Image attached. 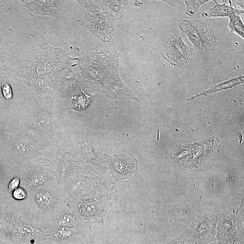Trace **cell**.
I'll list each match as a JSON object with an SVG mask.
<instances>
[{
  "label": "cell",
  "mask_w": 244,
  "mask_h": 244,
  "mask_svg": "<svg viewBox=\"0 0 244 244\" xmlns=\"http://www.w3.org/2000/svg\"><path fill=\"white\" fill-rule=\"evenodd\" d=\"M119 56L116 50H102L76 59L81 75L89 81L100 83L107 96L138 99L120 78Z\"/></svg>",
  "instance_id": "1"
},
{
  "label": "cell",
  "mask_w": 244,
  "mask_h": 244,
  "mask_svg": "<svg viewBox=\"0 0 244 244\" xmlns=\"http://www.w3.org/2000/svg\"><path fill=\"white\" fill-rule=\"evenodd\" d=\"M64 50L51 46L34 50L20 68V72L29 77L51 79L61 71L76 65Z\"/></svg>",
  "instance_id": "2"
},
{
  "label": "cell",
  "mask_w": 244,
  "mask_h": 244,
  "mask_svg": "<svg viewBox=\"0 0 244 244\" xmlns=\"http://www.w3.org/2000/svg\"><path fill=\"white\" fill-rule=\"evenodd\" d=\"M220 142L212 137L195 144L177 146L166 157L173 165L181 169L198 167L207 160Z\"/></svg>",
  "instance_id": "3"
},
{
  "label": "cell",
  "mask_w": 244,
  "mask_h": 244,
  "mask_svg": "<svg viewBox=\"0 0 244 244\" xmlns=\"http://www.w3.org/2000/svg\"><path fill=\"white\" fill-rule=\"evenodd\" d=\"M179 28L193 43L195 51L207 52L216 48V36L208 22L197 19L185 20L180 24Z\"/></svg>",
  "instance_id": "4"
},
{
  "label": "cell",
  "mask_w": 244,
  "mask_h": 244,
  "mask_svg": "<svg viewBox=\"0 0 244 244\" xmlns=\"http://www.w3.org/2000/svg\"><path fill=\"white\" fill-rule=\"evenodd\" d=\"M86 8L82 25L104 42H109L114 35V18L91 1H80Z\"/></svg>",
  "instance_id": "5"
},
{
  "label": "cell",
  "mask_w": 244,
  "mask_h": 244,
  "mask_svg": "<svg viewBox=\"0 0 244 244\" xmlns=\"http://www.w3.org/2000/svg\"><path fill=\"white\" fill-rule=\"evenodd\" d=\"M164 58L175 67L185 68L192 60L195 50L186 44L178 34L166 38L163 41Z\"/></svg>",
  "instance_id": "6"
},
{
  "label": "cell",
  "mask_w": 244,
  "mask_h": 244,
  "mask_svg": "<svg viewBox=\"0 0 244 244\" xmlns=\"http://www.w3.org/2000/svg\"><path fill=\"white\" fill-rule=\"evenodd\" d=\"M104 156L111 173L119 181H130L136 176L138 162L133 155L130 153L113 155L104 154Z\"/></svg>",
  "instance_id": "7"
},
{
  "label": "cell",
  "mask_w": 244,
  "mask_h": 244,
  "mask_svg": "<svg viewBox=\"0 0 244 244\" xmlns=\"http://www.w3.org/2000/svg\"><path fill=\"white\" fill-rule=\"evenodd\" d=\"M64 1H34L25 3L31 16L38 14L57 16L60 13L64 5Z\"/></svg>",
  "instance_id": "8"
},
{
  "label": "cell",
  "mask_w": 244,
  "mask_h": 244,
  "mask_svg": "<svg viewBox=\"0 0 244 244\" xmlns=\"http://www.w3.org/2000/svg\"><path fill=\"white\" fill-rule=\"evenodd\" d=\"M213 2L215 3V6L207 12L202 13V16L204 19L215 17H229L231 14L235 13L239 15L244 14V10L232 8L225 3L219 4L215 0Z\"/></svg>",
  "instance_id": "9"
},
{
  "label": "cell",
  "mask_w": 244,
  "mask_h": 244,
  "mask_svg": "<svg viewBox=\"0 0 244 244\" xmlns=\"http://www.w3.org/2000/svg\"><path fill=\"white\" fill-rule=\"evenodd\" d=\"M129 1H97L101 5L102 10L111 16L114 19H122L125 16V12Z\"/></svg>",
  "instance_id": "10"
},
{
  "label": "cell",
  "mask_w": 244,
  "mask_h": 244,
  "mask_svg": "<svg viewBox=\"0 0 244 244\" xmlns=\"http://www.w3.org/2000/svg\"><path fill=\"white\" fill-rule=\"evenodd\" d=\"M244 77L243 76H240L237 77H236L234 79L229 80V81H225L224 82L220 83L218 85L213 86V87L207 89L206 90H203V92H200V93L194 96H192L190 98L186 100H193L195 99L196 98L200 97L201 96H207L208 94H211V93H215V92L219 91L220 90H223V89H230L233 87H235L237 85H240L244 83Z\"/></svg>",
  "instance_id": "11"
},
{
  "label": "cell",
  "mask_w": 244,
  "mask_h": 244,
  "mask_svg": "<svg viewBox=\"0 0 244 244\" xmlns=\"http://www.w3.org/2000/svg\"><path fill=\"white\" fill-rule=\"evenodd\" d=\"M229 22L227 27L231 33H235L244 38V26L241 16L237 14H232L229 17Z\"/></svg>",
  "instance_id": "12"
},
{
  "label": "cell",
  "mask_w": 244,
  "mask_h": 244,
  "mask_svg": "<svg viewBox=\"0 0 244 244\" xmlns=\"http://www.w3.org/2000/svg\"><path fill=\"white\" fill-rule=\"evenodd\" d=\"M209 0H198V1H193V0H187L184 1L186 7V14L190 16H195L197 14L198 10L200 7L207 2H209Z\"/></svg>",
  "instance_id": "13"
},
{
  "label": "cell",
  "mask_w": 244,
  "mask_h": 244,
  "mask_svg": "<svg viewBox=\"0 0 244 244\" xmlns=\"http://www.w3.org/2000/svg\"><path fill=\"white\" fill-rule=\"evenodd\" d=\"M53 200L51 195L46 191L39 192L36 197V201L38 205L45 209L51 206Z\"/></svg>",
  "instance_id": "14"
},
{
  "label": "cell",
  "mask_w": 244,
  "mask_h": 244,
  "mask_svg": "<svg viewBox=\"0 0 244 244\" xmlns=\"http://www.w3.org/2000/svg\"><path fill=\"white\" fill-rule=\"evenodd\" d=\"M90 101V96L84 93L82 96L76 98L73 101V108L77 110L85 109L89 102Z\"/></svg>",
  "instance_id": "15"
},
{
  "label": "cell",
  "mask_w": 244,
  "mask_h": 244,
  "mask_svg": "<svg viewBox=\"0 0 244 244\" xmlns=\"http://www.w3.org/2000/svg\"><path fill=\"white\" fill-rule=\"evenodd\" d=\"M2 92L4 97L9 99L12 97V88L10 85L6 82H3L2 85Z\"/></svg>",
  "instance_id": "16"
},
{
  "label": "cell",
  "mask_w": 244,
  "mask_h": 244,
  "mask_svg": "<svg viewBox=\"0 0 244 244\" xmlns=\"http://www.w3.org/2000/svg\"><path fill=\"white\" fill-rule=\"evenodd\" d=\"M46 180V177L43 174H38L35 175L31 180V183L34 186L42 184Z\"/></svg>",
  "instance_id": "17"
},
{
  "label": "cell",
  "mask_w": 244,
  "mask_h": 244,
  "mask_svg": "<svg viewBox=\"0 0 244 244\" xmlns=\"http://www.w3.org/2000/svg\"><path fill=\"white\" fill-rule=\"evenodd\" d=\"M225 3H229V6L232 8L239 9L238 7H239L241 10H244V1H222Z\"/></svg>",
  "instance_id": "18"
},
{
  "label": "cell",
  "mask_w": 244,
  "mask_h": 244,
  "mask_svg": "<svg viewBox=\"0 0 244 244\" xmlns=\"http://www.w3.org/2000/svg\"><path fill=\"white\" fill-rule=\"evenodd\" d=\"M73 218L71 216L64 215L62 216L59 219V222L63 225H68L73 222Z\"/></svg>",
  "instance_id": "19"
},
{
  "label": "cell",
  "mask_w": 244,
  "mask_h": 244,
  "mask_svg": "<svg viewBox=\"0 0 244 244\" xmlns=\"http://www.w3.org/2000/svg\"><path fill=\"white\" fill-rule=\"evenodd\" d=\"M13 196L16 199H21L25 198L26 194L23 189H17L14 191Z\"/></svg>",
  "instance_id": "20"
},
{
  "label": "cell",
  "mask_w": 244,
  "mask_h": 244,
  "mask_svg": "<svg viewBox=\"0 0 244 244\" xmlns=\"http://www.w3.org/2000/svg\"><path fill=\"white\" fill-rule=\"evenodd\" d=\"M19 180L18 179L15 178L13 179L9 184V187L12 190L16 189L19 186Z\"/></svg>",
  "instance_id": "21"
},
{
  "label": "cell",
  "mask_w": 244,
  "mask_h": 244,
  "mask_svg": "<svg viewBox=\"0 0 244 244\" xmlns=\"http://www.w3.org/2000/svg\"><path fill=\"white\" fill-rule=\"evenodd\" d=\"M163 2L166 3L168 5H170L172 7H176L177 5L182 3V1H162Z\"/></svg>",
  "instance_id": "22"
},
{
  "label": "cell",
  "mask_w": 244,
  "mask_h": 244,
  "mask_svg": "<svg viewBox=\"0 0 244 244\" xmlns=\"http://www.w3.org/2000/svg\"><path fill=\"white\" fill-rule=\"evenodd\" d=\"M145 2H146V1H135V3H134V6H141V5H142V4H144V3H145Z\"/></svg>",
  "instance_id": "23"
}]
</instances>
